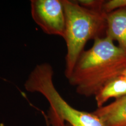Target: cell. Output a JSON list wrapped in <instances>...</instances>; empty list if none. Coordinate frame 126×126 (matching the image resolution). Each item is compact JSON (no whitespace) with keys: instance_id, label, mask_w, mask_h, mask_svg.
I'll return each instance as SVG.
<instances>
[{"instance_id":"6","label":"cell","mask_w":126,"mask_h":126,"mask_svg":"<svg viewBox=\"0 0 126 126\" xmlns=\"http://www.w3.org/2000/svg\"><path fill=\"white\" fill-rule=\"evenodd\" d=\"M106 36L126 52V8L107 14Z\"/></svg>"},{"instance_id":"9","label":"cell","mask_w":126,"mask_h":126,"mask_svg":"<svg viewBox=\"0 0 126 126\" xmlns=\"http://www.w3.org/2000/svg\"><path fill=\"white\" fill-rule=\"evenodd\" d=\"M77 2L80 5L86 8L92 10L103 11V6L105 1L99 0H79L77 1Z\"/></svg>"},{"instance_id":"4","label":"cell","mask_w":126,"mask_h":126,"mask_svg":"<svg viewBox=\"0 0 126 126\" xmlns=\"http://www.w3.org/2000/svg\"><path fill=\"white\" fill-rule=\"evenodd\" d=\"M31 7L33 19L44 32L63 38L65 15L63 0H32Z\"/></svg>"},{"instance_id":"7","label":"cell","mask_w":126,"mask_h":126,"mask_svg":"<svg viewBox=\"0 0 126 126\" xmlns=\"http://www.w3.org/2000/svg\"><path fill=\"white\" fill-rule=\"evenodd\" d=\"M126 95V77L121 75L109 82L94 96L99 108L111 98L118 99Z\"/></svg>"},{"instance_id":"11","label":"cell","mask_w":126,"mask_h":126,"mask_svg":"<svg viewBox=\"0 0 126 126\" xmlns=\"http://www.w3.org/2000/svg\"><path fill=\"white\" fill-rule=\"evenodd\" d=\"M63 126H70L69 124H65V125Z\"/></svg>"},{"instance_id":"8","label":"cell","mask_w":126,"mask_h":126,"mask_svg":"<svg viewBox=\"0 0 126 126\" xmlns=\"http://www.w3.org/2000/svg\"><path fill=\"white\" fill-rule=\"evenodd\" d=\"M126 8V0H110L105 1L103 6V11L106 14Z\"/></svg>"},{"instance_id":"5","label":"cell","mask_w":126,"mask_h":126,"mask_svg":"<svg viewBox=\"0 0 126 126\" xmlns=\"http://www.w3.org/2000/svg\"><path fill=\"white\" fill-rule=\"evenodd\" d=\"M105 126H126V95L93 112Z\"/></svg>"},{"instance_id":"10","label":"cell","mask_w":126,"mask_h":126,"mask_svg":"<svg viewBox=\"0 0 126 126\" xmlns=\"http://www.w3.org/2000/svg\"><path fill=\"white\" fill-rule=\"evenodd\" d=\"M122 75H123V76H124V77H126V70L125 71H124V72H123V73Z\"/></svg>"},{"instance_id":"2","label":"cell","mask_w":126,"mask_h":126,"mask_svg":"<svg viewBox=\"0 0 126 126\" xmlns=\"http://www.w3.org/2000/svg\"><path fill=\"white\" fill-rule=\"evenodd\" d=\"M65 15L63 39L67 54L64 74L68 79L84 47L89 40H94L106 30V15L103 11L92 10L80 5L77 1L63 0Z\"/></svg>"},{"instance_id":"1","label":"cell","mask_w":126,"mask_h":126,"mask_svg":"<svg viewBox=\"0 0 126 126\" xmlns=\"http://www.w3.org/2000/svg\"><path fill=\"white\" fill-rule=\"evenodd\" d=\"M126 70V52L108 36L97 37L92 47L83 51L68 79L77 92L95 96Z\"/></svg>"},{"instance_id":"3","label":"cell","mask_w":126,"mask_h":126,"mask_svg":"<svg viewBox=\"0 0 126 126\" xmlns=\"http://www.w3.org/2000/svg\"><path fill=\"white\" fill-rule=\"evenodd\" d=\"M54 71L48 63L39 64L32 71L24 86L30 92L40 93L50 104L49 117L54 126H105L94 113L73 108L60 94L53 82Z\"/></svg>"}]
</instances>
